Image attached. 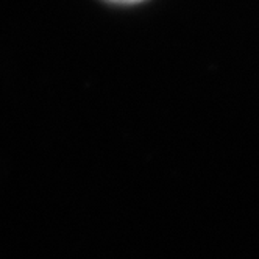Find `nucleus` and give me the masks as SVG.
<instances>
[{
    "label": "nucleus",
    "instance_id": "1",
    "mask_svg": "<svg viewBox=\"0 0 259 259\" xmlns=\"http://www.w3.org/2000/svg\"><path fill=\"white\" fill-rule=\"evenodd\" d=\"M111 2H117V4H135V2H141V0H111Z\"/></svg>",
    "mask_w": 259,
    "mask_h": 259
}]
</instances>
